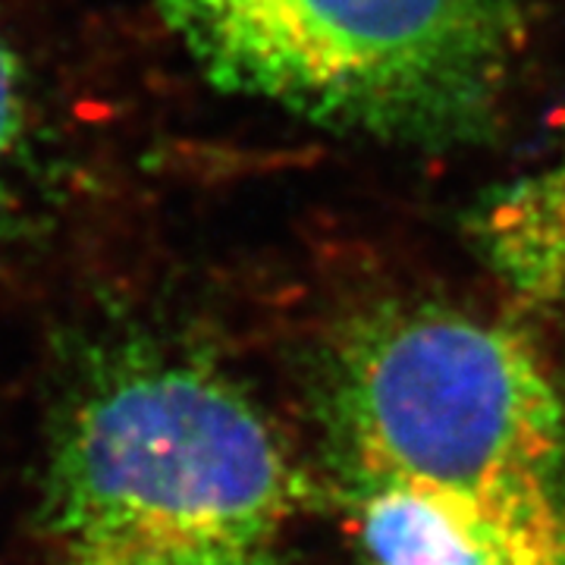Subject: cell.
<instances>
[{
    "label": "cell",
    "mask_w": 565,
    "mask_h": 565,
    "mask_svg": "<svg viewBox=\"0 0 565 565\" xmlns=\"http://www.w3.org/2000/svg\"><path fill=\"white\" fill-rule=\"evenodd\" d=\"M327 422L343 468L565 550V399L519 330L440 302L374 305L333 343Z\"/></svg>",
    "instance_id": "6da1fadb"
},
{
    "label": "cell",
    "mask_w": 565,
    "mask_h": 565,
    "mask_svg": "<svg viewBox=\"0 0 565 565\" xmlns=\"http://www.w3.org/2000/svg\"><path fill=\"white\" fill-rule=\"evenodd\" d=\"M76 565H274L258 550H189V553H154V556H122V559H92Z\"/></svg>",
    "instance_id": "52a82bcc"
},
{
    "label": "cell",
    "mask_w": 565,
    "mask_h": 565,
    "mask_svg": "<svg viewBox=\"0 0 565 565\" xmlns=\"http://www.w3.org/2000/svg\"><path fill=\"white\" fill-rule=\"evenodd\" d=\"M22 126H25V102L17 57L10 44L0 39V214L10 199V185L20 163Z\"/></svg>",
    "instance_id": "8992f818"
},
{
    "label": "cell",
    "mask_w": 565,
    "mask_h": 565,
    "mask_svg": "<svg viewBox=\"0 0 565 565\" xmlns=\"http://www.w3.org/2000/svg\"><path fill=\"white\" fill-rule=\"evenodd\" d=\"M465 233L512 296L537 308L565 305V145L544 167L487 192Z\"/></svg>",
    "instance_id": "5b68a950"
},
{
    "label": "cell",
    "mask_w": 565,
    "mask_h": 565,
    "mask_svg": "<svg viewBox=\"0 0 565 565\" xmlns=\"http://www.w3.org/2000/svg\"><path fill=\"white\" fill-rule=\"evenodd\" d=\"M364 565H565L550 546L478 505L345 468Z\"/></svg>",
    "instance_id": "277c9868"
},
{
    "label": "cell",
    "mask_w": 565,
    "mask_h": 565,
    "mask_svg": "<svg viewBox=\"0 0 565 565\" xmlns=\"http://www.w3.org/2000/svg\"><path fill=\"white\" fill-rule=\"evenodd\" d=\"M308 500V475L262 408L199 364L114 371L54 459V512L76 563L258 550Z\"/></svg>",
    "instance_id": "7a4b0ae2"
},
{
    "label": "cell",
    "mask_w": 565,
    "mask_h": 565,
    "mask_svg": "<svg viewBox=\"0 0 565 565\" xmlns=\"http://www.w3.org/2000/svg\"><path fill=\"white\" fill-rule=\"evenodd\" d=\"M223 85L396 141L475 139L522 44L515 0H158Z\"/></svg>",
    "instance_id": "3957f363"
}]
</instances>
